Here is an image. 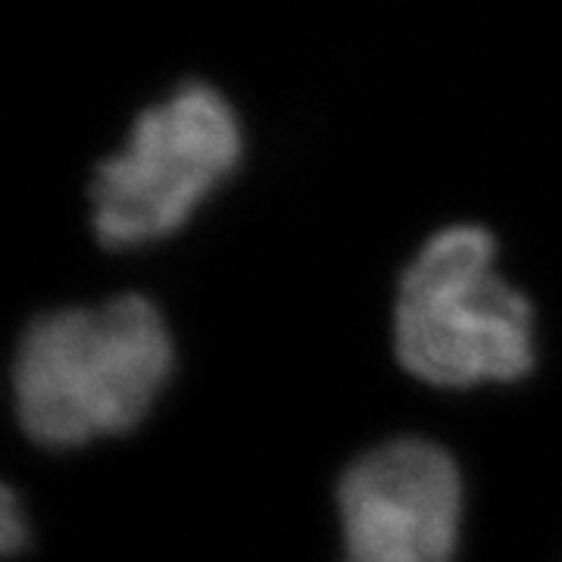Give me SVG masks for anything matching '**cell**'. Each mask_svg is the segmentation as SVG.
Here are the masks:
<instances>
[{
    "label": "cell",
    "mask_w": 562,
    "mask_h": 562,
    "mask_svg": "<svg viewBox=\"0 0 562 562\" xmlns=\"http://www.w3.org/2000/svg\"><path fill=\"white\" fill-rule=\"evenodd\" d=\"M172 335L140 294L47 313L22 335L13 397L22 428L50 450L135 428L172 375Z\"/></svg>",
    "instance_id": "6da1fadb"
},
{
    "label": "cell",
    "mask_w": 562,
    "mask_h": 562,
    "mask_svg": "<svg viewBox=\"0 0 562 562\" xmlns=\"http://www.w3.org/2000/svg\"><path fill=\"white\" fill-rule=\"evenodd\" d=\"M244 154L238 113L213 85L188 81L144 110L128 144L98 166L91 222L106 247H138L179 232Z\"/></svg>",
    "instance_id": "3957f363"
},
{
    "label": "cell",
    "mask_w": 562,
    "mask_h": 562,
    "mask_svg": "<svg viewBox=\"0 0 562 562\" xmlns=\"http://www.w3.org/2000/svg\"><path fill=\"white\" fill-rule=\"evenodd\" d=\"M531 322V303L497 272L494 235L450 225L403 272L394 344L403 366L438 387L516 382L535 366Z\"/></svg>",
    "instance_id": "7a4b0ae2"
},
{
    "label": "cell",
    "mask_w": 562,
    "mask_h": 562,
    "mask_svg": "<svg viewBox=\"0 0 562 562\" xmlns=\"http://www.w3.org/2000/svg\"><path fill=\"white\" fill-rule=\"evenodd\" d=\"M29 538V528L22 519L20 506H16V494L10 487H3V516H0V543H3V553L13 557L16 550L25 547Z\"/></svg>",
    "instance_id": "5b68a950"
},
{
    "label": "cell",
    "mask_w": 562,
    "mask_h": 562,
    "mask_svg": "<svg viewBox=\"0 0 562 562\" xmlns=\"http://www.w3.org/2000/svg\"><path fill=\"white\" fill-rule=\"evenodd\" d=\"M344 562H450L462 516L453 457L422 438L362 453L338 484Z\"/></svg>",
    "instance_id": "277c9868"
}]
</instances>
